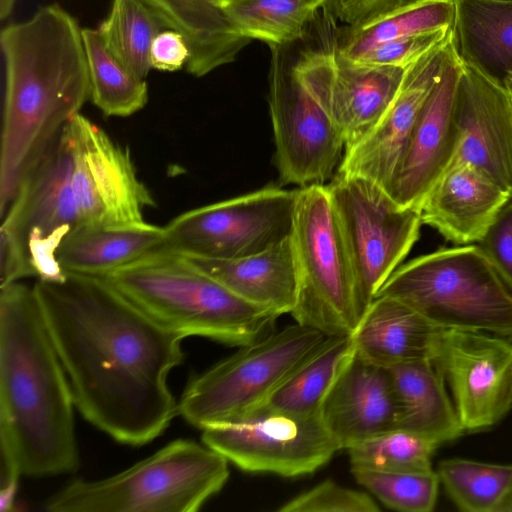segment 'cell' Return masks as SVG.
I'll list each match as a JSON object with an SVG mask.
<instances>
[{
	"mask_svg": "<svg viewBox=\"0 0 512 512\" xmlns=\"http://www.w3.org/2000/svg\"><path fill=\"white\" fill-rule=\"evenodd\" d=\"M354 354L351 335L328 336L262 408L304 416L319 414L327 393Z\"/></svg>",
	"mask_w": 512,
	"mask_h": 512,
	"instance_id": "obj_29",
	"label": "cell"
},
{
	"mask_svg": "<svg viewBox=\"0 0 512 512\" xmlns=\"http://www.w3.org/2000/svg\"><path fill=\"white\" fill-rule=\"evenodd\" d=\"M202 431V443L251 473L302 476L318 470L339 451L319 414L260 408Z\"/></svg>",
	"mask_w": 512,
	"mask_h": 512,
	"instance_id": "obj_13",
	"label": "cell"
},
{
	"mask_svg": "<svg viewBox=\"0 0 512 512\" xmlns=\"http://www.w3.org/2000/svg\"><path fill=\"white\" fill-rule=\"evenodd\" d=\"M296 189L268 186L186 211L165 228V247L180 254L237 259L260 253L292 231Z\"/></svg>",
	"mask_w": 512,
	"mask_h": 512,
	"instance_id": "obj_12",
	"label": "cell"
},
{
	"mask_svg": "<svg viewBox=\"0 0 512 512\" xmlns=\"http://www.w3.org/2000/svg\"><path fill=\"white\" fill-rule=\"evenodd\" d=\"M512 195L467 162L449 167L421 205L422 223L456 245L478 243Z\"/></svg>",
	"mask_w": 512,
	"mask_h": 512,
	"instance_id": "obj_21",
	"label": "cell"
},
{
	"mask_svg": "<svg viewBox=\"0 0 512 512\" xmlns=\"http://www.w3.org/2000/svg\"><path fill=\"white\" fill-rule=\"evenodd\" d=\"M190 49L188 73L202 77L229 64L251 41L232 26L216 0H145Z\"/></svg>",
	"mask_w": 512,
	"mask_h": 512,
	"instance_id": "obj_27",
	"label": "cell"
},
{
	"mask_svg": "<svg viewBox=\"0 0 512 512\" xmlns=\"http://www.w3.org/2000/svg\"><path fill=\"white\" fill-rule=\"evenodd\" d=\"M510 87H512V78H510L509 81L507 82V88Z\"/></svg>",
	"mask_w": 512,
	"mask_h": 512,
	"instance_id": "obj_44",
	"label": "cell"
},
{
	"mask_svg": "<svg viewBox=\"0 0 512 512\" xmlns=\"http://www.w3.org/2000/svg\"><path fill=\"white\" fill-rule=\"evenodd\" d=\"M443 330L512 340V291L477 244L439 248L398 267L379 289Z\"/></svg>",
	"mask_w": 512,
	"mask_h": 512,
	"instance_id": "obj_6",
	"label": "cell"
},
{
	"mask_svg": "<svg viewBox=\"0 0 512 512\" xmlns=\"http://www.w3.org/2000/svg\"><path fill=\"white\" fill-rule=\"evenodd\" d=\"M419 0H328L324 8L330 18L347 27H360L378 17Z\"/></svg>",
	"mask_w": 512,
	"mask_h": 512,
	"instance_id": "obj_39",
	"label": "cell"
},
{
	"mask_svg": "<svg viewBox=\"0 0 512 512\" xmlns=\"http://www.w3.org/2000/svg\"><path fill=\"white\" fill-rule=\"evenodd\" d=\"M387 369L396 394L398 428L422 435L438 446L464 433L444 376L433 360Z\"/></svg>",
	"mask_w": 512,
	"mask_h": 512,
	"instance_id": "obj_25",
	"label": "cell"
},
{
	"mask_svg": "<svg viewBox=\"0 0 512 512\" xmlns=\"http://www.w3.org/2000/svg\"><path fill=\"white\" fill-rule=\"evenodd\" d=\"M442 330L405 303L377 296L351 336L360 356L388 368L433 360Z\"/></svg>",
	"mask_w": 512,
	"mask_h": 512,
	"instance_id": "obj_22",
	"label": "cell"
},
{
	"mask_svg": "<svg viewBox=\"0 0 512 512\" xmlns=\"http://www.w3.org/2000/svg\"><path fill=\"white\" fill-rule=\"evenodd\" d=\"M0 43L5 65L1 216L28 172L90 99V79L82 28L59 4L5 26Z\"/></svg>",
	"mask_w": 512,
	"mask_h": 512,
	"instance_id": "obj_2",
	"label": "cell"
},
{
	"mask_svg": "<svg viewBox=\"0 0 512 512\" xmlns=\"http://www.w3.org/2000/svg\"><path fill=\"white\" fill-rule=\"evenodd\" d=\"M508 90L512 93V87L508 88Z\"/></svg>",
	"mask_w": 512,
	"mask_h": 512,
	"instance_id": "obj_46",
	"label": "cell"
},
{
	"mask_svg": "<svg viewBox=\"0 0 512 512\" xmlns=\"http://www.w3.org/2000/svg\"><path fill=\"white\" fill-rule=\"evenodd\" d=\"M165 245L164 226L146 221L80 227L62 242L56 258L65 274L105 277Z\"/></svg>",
	"mask_w": 512,
	"mask_h": 512,
	"instance_id": "obj_24",
	"label": "cell"
},
{
	"mask_svg": "<svg viewBox=\"0 0 512 512\" xmlns=\"http://www.w3.org/2000/svg\"><path fill=\"white\" fill-rule=\"evenodd\" d=\"M349 254L361 317L420 235L421 210L379 184L337 172L327 185Z\"/></svg>",
	"mask_w": 512,
	"mask_h": 512,
	"instance_id": "obj_10",
	"label": "cell"
},
{
	"mask_svg": "<svg viewBox=\"0 0 512 512\" xmlns=\"http://www.w3.org/2000/svg\"><path fill=\"white\" fill-rule=\"evenodd\" d=\"M182 255L242 299L277 317L294 308L297 282L290 236L260 253L237 259Z\"/></svg>",
	"mask_w": 512,
	"mask_h": 512,
	"instance_id": "obj_23",
	"label": "cell"
},
{
	"mask_svg": "<svg viewBox=\"0 0 512 512\" xmlns=\"http://www.w3.org/2000/svg\"><path fill=\"white\" fill-rule=\"evenodd\" d=\"M285 47L270 46L268 102L279 178L299 187L324 185L339 167L345 143L300 55L289 63Z\"/></svg>",
	"mask_w": 512,
	"mask_h": 512,
	"instance_id": "obj_11",
	"label": "cell"
},
{
	"mask_svg": "<svg viewBox=\"0 0 512 512\" xmlns=\"http://www.w3.org/2000/svg\"><path fill=\"white\" fill-rule=\"evenodd\" d=\"M453 0H419L378 17L360 27H346L336 35V49L357 62L385 43L453 26Z\"/></svg>",
	"mask_w": 512,
	"mask_h": 512,
	"instance_id": "obj_28",
	"label": "cell"
},
{
	"mask_svg": "<svg viewBox=\"0 0 512 512\" xmlns=\"http://www.w3.org/2000/svg\"><path fill=\"white\" fill-rule=\"evenodd\" d=\"M367 493L326 480L284 503L279 512H378Z\"/></svg>",
	"mask_w": 512,
	"mask_h": 512,
	"instance_id": "obj_36",
	"label": "cell"
},
{
	"mask_svg": "<svg viewBox=\"0 0 512 512\" xmlns=\"http://www.w3.org/2000/svg\"><path fill=\"white\" fill-rule=\"evenodd\" d=\"M230 1H231V0H216L217 4L219 5V7H220L221 9H222V7H223L226 3L230 2Z\"/></svg>",
	"mask_w": 512,
	"mask_h": 512,
	"instance_id": "obj_43",
	"label": "cell"
},
{
	"mask_svg": "<svg viewBox=\"0 0 512 512\" xmlns=\"http://www.w3.org/2000/svg\"><path fill=\"white\" fill-rule=\"evenodd\" d=\"M356 482L386 507L402 512H430L438 497L440 480L433 468L418 471H378L351 467Z\"/></svg>",
	"mask_w": 512,
	"mask_h": 512,
	"instance_id": "obj_35",
	"label": "cell"
},
{
	"mask_svg": "<svg viewBox=\"0 0 512 512\" xmlns=\"http://www.w3.org/2000/svg\"><path fill=\"white\" fill-rule=\"evenodd\" d=\"M454 112L460 145L451 165L470 163L512 195V93L462 63Z\"/></svg>",
	"mask_w": 512,
	"mask_h": 512,
	"instance_id": "obj_19",
	"label": "cell"
},
{
	"mask_svg": "<svg viewBox=\"0 0 512 512\" xmlns=\"http://www.w3.org/2000/svg\"><path fill=\"white\" fill-rule=\"evenodd\" d=\"M1 219L0 287L27 277L64 278L56 253L81 221L63 131L22 180Z\"/></svg>",
	"mask_w": 512,
	"mask_h": 512,
	"instance_id": "obj_7",
	"label": "cell"
},
{
	"mask_svg": "<svg viewBox=\"0 0 512 512\" xmlns=\"http://www.w3.org/2000/svg\"><path fill=\"white\" fill-rule=\"evenodd\" d=\"M90 99L106 116L127 117L144 108L148 86L106 46L98 29L82 28Z\"/></svg>",
	"mask_w": 512,
	"mask_h": 512,
	"instance_id": "obj_31",
	"label": "cell"
},
{
	"mask_svg": "<svg viewBox=\"0 0 512 512\" xmlns=\"http://www.w3.org/2000/svg\"><path fill=\"white\" fill-rule=\"evenodd\" d=\"M328 338L295 324L274 330L191 378L178 414L200 429L239 420L262 408Z\"/></svg>",
	"mask_w": 512,
	"mask_h": 512,
	"instance_id": "obj_9",
	"label": "cell"
},
{
	"mask_svg": "<svg viewBox=\"0 0 512 512\" xmlns=\"http://www.w3.org/2000/svg\"><path fill=\"white\" fill-rule=\"evenodd\" d=\"M439 446L415 432L395 428L347 449L350 465L378 471H418L432 468Z\"/></svg>",
	"mask_w": 512,
	"mask_h": 512,
	"instance_id": "obj_34",
	"label": "cell"
},
{
	"mask_svg": "<svg viewBox=\"0 0 512 512\" xmlns=\"http://www.w3.org/2000/svg\"><path fill=\"white\" fill-rule=\"evenodd\" d=\"M461 62L507 88L512 78V2L453 0Z\"/></svg>",
	"mask_w": 512,
	"mask_h": 512,
	"instance_id": "obj_26",
	"label": "cell"
},
{
	"mask_svg": "<svg viewBox=\"0 0 512 512\" xmlns=\"http://www.w3.org/2000/svg\"><path fill=\"white\" fill-rule=\"evenodd\" d=\"M436 472L450 500L464 512H497L512 487V464L450 458L439 462Z\"/></svg>",
	"mask_w": 512,
	"mask_h": 512,
	"instance_id": "obj_33",
	"label": "cell"
},
{
	"mask_svg": "<svg viewBox=\"0 0 512 512\" xmlns=\"http://www.w3.org/2000/svg\"><path fill=\"white\" fill-rule=\"evenodd\" d=\"M476 244L512 291V198L501 209L484 237Z\"/></svg>",
	"mask_w": 512,
	"mask_h": 512,
	"instance_id": "obj_38",
	"label": "cell"
},
{
	"mask_svg": "<svg viewBox=\"0 0 512 512\" xmlns=\"http://www.w3.org/2000/svg\"><path fill=\"white\" fill-rule=\"evenodd\" d=\"M433 361L444 376L464 433L486 430L512 409L511 339L442 330Z\"/></svg>",
	"mask_w": 512,
	"mask_h": 512,
	"instance_id": "obj_15",
	"label": "cell"
},
{
	"mask_svg": "<svg viewBox=\"0 0 512 512\" xmlns=\"http://www.w3.org/2000/svg\"><path fill=\"white\" fill-rule=\"evenodd\" d=\"M462 62L455 45L441 79L423 105L386 191L402 207L421 208L460 145L454 99Z\"/></svg>",
	"mask_w": 512,
	"mask_h": 512,
	"instance_id": "obj_17",
	"label": "cell"
},
{
	"mask_svg": "<svg viewBox=\"0 0 512 512\" xmlns=\"http://www.w3.org/2000/svg\"><path fill=\"white\" fill-rule=\"evenodd\" d=\"M190 59V49L184 36L174 30L166 29L153 40L149 61L151 69L173 72L186 66Z\"/></svg>",
	"mask_w": 512,
	"mask_h": 512,
	"instance_id": "obj_40",
	"label": "cell"
},
{
	"mask_svg": "<svg viewBox=\"0 0 512 512\" xmlns=\"http://www.w3.org/2000/svg\"><path fill=\"white\" fill-rule=\"evenodd\" d=\"M107 48L132 72L146 78L154 38L171 29L145 0H113L108 17L97 28Z\"/></svg>",
	"mask_w": 512,
	"mask_h": 512,
	"instance_id": "obj_32",
	"label": "cell"
},
{
	"mask_svg": "<svg viewBox=\"0 0 512 512\" xmlns=\"http://www.w3.org/2000/svg\"><path fill=\"white\" fill-rule=\"evenodd\" d=\"M497 512H512V487L503 499Z\"/></svg>",
	"mask_w": 512,
	"mask_h": 512,
	"instance_id": "obj_41",
	"label": "cell"
},
{
	"mask_svg": "<svg viewBox=\"0 0 512 512\" xmlns=\"http://www.w3.org/2000/svg\"><path fill=\"white\" fill-rule=\"evenodd\" d=\"M229 461L209 446L177 439L128 469L75 480L45 503L49 512H196L229 478Z\"/></svg>",
	"mask_w": 512,
	"mask_h": 512,
	"instance_id": "obj_5",
	"label": "cell"
},
{
	"mask_svg": "<svg viewBox=\"0 0 512 512\" xmlns=\"http://www.w3.org/2000/svg\"><path fill=\"white\" fill-rule=\"evenodd\" d=\"M33 289L83 418L125 445L160 436L179 415L168 376L184 337L103 277L66 273Z\"/></svg>",
	"mask_w": 512,
	"mask_h": 512,
	"instance_id": "obj_1",
	"label": "cell"
},
{
	"mask_svg": "<svg viewBox=\"0 0 512 512\" xmlns=\"http://www.w3.org/2000/svg\"><path fill=\"white\" fill-rule=\"evenodd\" d=\"M295 322L327 336L352 335L361 314L345 241L327 185L296 189L292 231Z\"/></svg>",
	"mask_w": 512,
	"mask_h": 512,
	"instance_id": "obj_8",
	"label": "cell"
},
{
	"mask_svg": "<svg viewBox=\"0 0 512 512\" xmlns=\"http://www.w3.org/2000/svg\"><path fill=\"white\" fill-rule=\"evenodd\" d=\"M452 28L453 26L385 43L368 52L357 63L406 68L444 41L452 32Z\"/></svg>",
	"mask_w": 512,
	"mask_h": 512,
	"instance_id": "obj_37",
	"label": "cell"
},
{
	"mask_svg": "<svg viewBox=\"0 0 512 512\" xmlns=\"http://www.w3.org/2000/svg\"><path fill=\"white\" fill-rule=\"evenodd\" d=\"M71 154L80 227L144 222L155 201L138 178L130 151L81 113L63 130Z\"/></svg>",
	"mask_w": 512,
	"mask_h": 512,
	"instance_id": "obj_14",
	"label": "cell"
},
{
	"mask_svg": "<svg viewBox=\"0 0 512 512\" xmlns=\"http://www.w3.org/2000/svg\"><path fill=\"white\" fill-rule=\"evenodd\" d=\"M328 0H231L222 10L242 36L270 46L302 39L309 23Z\"/></svg>",
	"mask_w": 512,
	"mask_h": 512,
	"instance_id": "obj_30",
	"label": "cell"
},
{
	"mask_svg": "<svg viewBox=\"0 0 512 512\" xmlns=\"http://www.w3.org/2000/svg\"><path fill=\"white\" fill-rule=\"evenodd\" d=\"M491 1L512 2V0H491Z\"/></svg>",
	"mask_w": 512,
	"mask_h": 512,
	"instance_id": "obj_45",
	"label": "cell"
},
{
	"mask_svg": "<svg viewBox=\"0 0 512 512\" xmlns=\"http://www.w3.org/2000/svg\"><path fill=\"white\" fill-rule=\"evenodd\" d=\"M15 0H1V18L4 19L12 10Z\"/></svg>",
	"mask_w": 512,
	"mask_h": 512,
	"instance_id": "obj_42",
	"label": "cell"
},
{
	"mask_svg": "<svg viewBox=\"0 0 512 512\" xmlns=\"http://www.w3.org/2000/svg\"><path fill=\"white\" fill-rule=\"evenodd\" d=\"M454 49L450 35L405 69L392 104L357 146L344 152L337 172L367 178L385 190L427 98L441 79Z\"/></svg>",
	"mask_w": 512,
	"mask_h": 512,
	"instance_id": "obj_18",
	"label": "cell"
},
{
	"mask_svg": "<svg viewBox=\"0 0 512 512\" xmlns=\"http://www.w3.org/2000/svg\"><path fill=\"white\" fill-rule=\"evenodd\" d=\"M306 68L342 135L345 151L361 143L380 122L398 93L406 69L352 62L338 53L336 43L335 49L322 46L311 50Z\"/></svg>",
	"mask_w": 512,
	"mask_h": 512,
	"instance_id": "obj_16",
	"label": "cell"
},
{
	"mask_svg": "<svg viewBox=\"0 0 512 512\" xmlns=\"http://www.w3.org/2000/svg\"><path fill=\"white\" fill-rule=\"evenodd\" d=\"M103 278L162 326L184 338L199 336L240 347L274 331L278 318L166 247Z\"/></svg>",
	"mask_w": 512,
	"mask_h": 512,
	"instance_id": "obj_4",
	"label": "cell"
},
{
	"mask_svg": "<svg viewBox=\"0 0 512 512\" xmlns=\"http://www.w3.org/2000/svg\"><path fill=\"white\" fill-rule=\"evenodd\" d=\"M339 450L398 428V406L389 370L356 350L319 412Z\"/></svg>",
	"mask_w": 512,
	"mask_h": 512,
	"instance_id": "obj_20",
	"label": "cell"
},
{
	"mask_svg": "<svg viewBox=\"0 0 512 512\" xmlns=\"http://www.w3.org/2000/svg\"><path fill=\"white\" fill-rule=\"evenodd\" d=\"M71 387L33 286L0 287V447L33 478L79 467Z\"/></svg>",
	"mask_w": 512,
	"mask_h": 512,
	"instance_id": "obj_3",
	"label": "cell"
}]
</instances>
